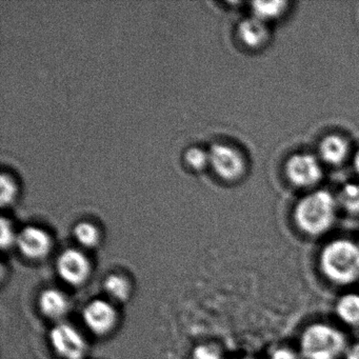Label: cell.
Listing matches in <instances>:
<instances>
[{
  "label": "cell",
  "instance_id": "obj_5",
  "mask_svg": "<svg viewBox=\"0 0 359 359\" xmlns=\"http://www.w3.org/2000/svg\"><path fill=\"white\" fill-rule=\"evenodd\" d=\"M56 273L60 280L73 287L85 285L92 275L91 260L81 249L65 250L58 256L55 262Z\"/></svg>",
  "mask_w": 359,
  "mask_h": 359
},
{
  "label": "cell",
  "instance_id": "obj_15",
  "mask_svg": "<svg viewBox=\"0 0 359 359\" xmlns=\"http://www.w3.org/2000/svg\"><path fill=\"white\" fill-rule=\"evenodd\" d=\"M75 241L83 249H95L100 243V230L97 226L89 222H81L74 226L73 230Z\"/></svg>",
  "mask_w": 359,
  "mask_h": 359
},
{
  "label": "cell",
  "instance_id": "obj_22",
  "mask_svg": "<svg viewBox=\"0 0 359 359\" xmlns=\"http://www.w3.org/2000/svg\"><path fill=\"white\" fill-rule=\"evenodd\" d=\"M271 359H298V357L291 348L280 346L273 351Z\"/></svg>",
  "mask_w": 359,
  "mask_h": 359
},
{
  "label": "cell",
  "instance_id": "obj_24",
  "mask_svg": "<svg viewBox=\"0 0 359 359\" xmlns=\"http://www.w3.org/2000/svg\"><path fill=\"white\" fill-rule=\"evenodd\" d=\"M354 168H355V170H356L357 173L359 174V150L357 151L356 154H355Z\"/></svg>",
  "mask_w": 359,
  "mask_h": 359
},
{
  "label": "cell",
  "instance_id": "obj_17",
  "mask_svg": "<svg viewBox=\"0 0 359 359\" xmlns=\"http://www.w3.org/2000/svg\"><path fill=\"white\" fill-rule=\"evenodd\" d=\"M340 205L351 213H359V184H346L338 194Z\"/></svg>",
  "mask_w": 359,
  "mask_h": 359
},
{
  "label": "cell",
  "instance_id": "obj_3",
  "mask_svg": "<svg viewBox=\"0 0 359 359\" xmlns=\"http://www.w3.org/2000/svg\"><path fill=\"white\" fill-rule=\"evenodd\" d=\"M344 333L327 323H313L300 337V352L304 359H337L346 351Z\"/></svg>",
  "mask_w": 359,
  "mask_h": 359
},
{
  "label": "cell",
  "instance_id": "obj_10",
  "mask_svg": "<svg viewBox=\"0 0 359 359\" xmlns=\"http://www.w3.org/2000/svg\"><path fill=\"white\" fill-rule=\"evenodd\" d=\"M37 308L48 320L62 323L71 310L70 298L62 290L46 287L37 297Z\"/></svg>",
  "mask_w": 359,
  "mask_h": 359
},
{
  "label": "cell",
  "instance_id": "obj_11",
  "mask_svg": "<svg viewBox=\"0 0 359 359\" xmlns=\"http://www.w3.org/2000/svg\"><path fill=\"white\" fill-rule=\"evenodd\" d=\"M102 289L107 299L113 304H125L131 298L133 285L129 277L121 273H111L104 278Z\"/></svg>",
  "mask_w": 359,
  "mask_h": 359
},
{
  "label": "cell",
  "instance_id": "obj_18",
  "mask_svg": "<svg viewBox=\"0 0 359 359\" xmlns=\"http://www.w3.org/2000/svg\"><path fill=\"white\" fill-rule=\"evenodd\" d=\"M0 203L3 207L10 205L15 198L18 188L15 182L8 174L3 173L0 177Z\"/></svg>",
  "mask_w": 359,
  "mask_h": 359
},
{
  "label": "cell",
  "instance_id": "obj_23",
  "mask_svg": "<svg viewBox=\"0 0 359 359\" xmlns=\"http://www.w3.org/2000/svg\"><path fill=\"white\" fill-rule=\"evenodd\" d=\"M346 359H359V344H353L346 348Z\"/></svg>",
  "mask_w": 359,
  "mask_h": 359
},
{
  "label": "cell",
  "instance_id": "obj_4",
  "mask_svg": "<svg viewBox=\"0 0 359 359\" xmlns=\"http://www.w3.org/2000/svg\"><path fill=\"white\" fill-rule=\"evenodd\" d=\"M49 341L52 350L60 359H85L89 353V344L83 332L67 321L53 325Z\"/></svg>",
  "mask_w": 359,
  "mask_h": 359
},
{
  "label": "cell",
  "instance_id": "obj_21",
  "mask_svg": "<svg viewBox=\"0 0 359 359\" xmlns=\"http://www.w3.org/2000/svg\"><path fill=\"white\" fill-rule=\"evenodd\" d=\"M218 351L210 344H201L194 350V359H219Z\"/></svg>",
  "mask_w": 359,
  "mask_h": 359
},
{
  "label": "cell",
  "instance_id": "obj_13",
  "mask_svg": "<svg viewBox=\"0 0 359 359\" xmlns=\"http://www.w3.org/2000/svg\"><path fill=\"white\" fill-rule=\"evenodd\" d=\"M239 39L250 48H258L269 39V30L266 22L256 18H248L239 24Z\"/></svg>",
  "mask_w": 359,
  "mask_h": 359
},
{
  "label": "cell",
  "instance_id": "obj_6",
  "mask_svg": "<svg viewBox=\"0 0 359 359\" xmlns=\"http://www.w3.org/2000/svg\"><path fill=\"white\" fill-rule=\"evenodd\" d=\"M83 325L93 335L104 337L110 335L118 325L116 304L107 298H95L88 302L81 312Z\"/></svg>",
  "mask_w": 359,
  "mask_h": 359
},
{
  "label": "cell",
  "instance_id": "obj_9",
  "mask_svg": "<svg viewBox=\"0 0 359 359\" xmlns=\"http://www.w3.org/2000/svg\"><path fill=\"white\" fill-rule=\"evenodd\" d=\"M285 173L292 184L302 188H308L321 180L323 169L314 155L299 153L290 157L285 165Z\"/></svg>",
  "mask_w": 359,
  "mask_h": 359
},
{
  "label": "cell",
  "instance_id": "obj_14",
  "mask_svg": "<svg viewBox=\"0 0 359 359\" xmlns=\"http://www.w3.org/2000/svg\"><path fill=\"white\" fill-rule=\"evenodd\" d=\"M336 315L348 325H359V294L348 293L336 302Z\"/></svg>",
  "mask_w": 359,
  "mask_h": 359
},
{
  "label": "cell",
  "instance_id": "obj_7",
  "mask_svg": "<svg viewBox=\"0 0 359 359\" xmlns=\"http://www.w3.org/2000/svg\"><path fill=\"white\" fill-rule=\"evenodd\" d=\"M16 248L26 259L41 262L53 249V241L49 233L39 226H29L18 232Z\"/></svg>",
  "mask_w": 359,
  "mask_h": 359
},
{
  "label": "cell",
  "instance_id": "obj_16",
  "mask_svg": "<svg viewBox=\"0 0 359 359\" xmlns=\"http://www.w3.org/2000/svg\"><path fill=\"white\" fill-rule=\"evenodd\" d=\"M287 4L285 1H256L252 4L254 18L266 22L283 15Z\"/></svg>",
  "mask_w": 359,
  "mask_h": 359
},
{
  "label": "cell",
  "instance_id": "obj_20",
  "mask_svg": "<svg viewBox=\"0 0 359 359\" xmlns=\"http://www.w3.org/2000/svg\"><path fill=\"white\" fill-rule=\"evenodd\" d=\"M1 238H0V245L3 250H9L12 247L16 245V241H18V233L14 230V226H12L10 220L7 218H1Z\"/></svg>",
  "mask_w": 359,
  "mask_h": 359
},
{
  "label": "cell",
  "instance_id": "obj_25",
  "mask_svg": "<svg viewBox=\"0 0 359 359\" xmlns=\"http://www.w3.org/2000/svg\"><path fill=\"white\" fill-rule=\"evenodd\" d=\"M239 359H255V358H251V357H245V358H239Z\"/></svg>",
  "mask_w": 359,
  "mask_h": 359
},
{
  "label": "cell",
  "instance_id": "obj_2",
  "mask_svg": "<svg viewBox=\"0 0 359 359\" xmlns=\"http://www.w3.org/2000/svg\"><path fill=\"white\" fill-rule=\"evenodd\" d=\"M337 203L331 193L316 191L300 199L295 208L296 224L310 236L327 232L335 222Z\"/></svg>",
  "mask_w": 359,
  "mask_h": 359
},
{
  "label": "cell",
  "instance_id": "obj_8",
  "mask_svg": "<svg viewBox=\"0 0 359 359\" xmlns=\"http://www.w3.org/2000/svg\"><path fill=\"white\" fill-rule=\"evenodd\" d=\"M210 165L222 180H236L245 173V161L236 149L226 144H214L210 149Z\"/></svg>",
  "mask_w": 359,
  "mask_h": 359
},
{
  "label": "cell",
  "instance_id": "obj_19",
  "mask_svg": "<svg viewBox=\"0 0 359 359\" xmlns=\"http://www.w3.org/2000/svg\"><path fill=\"white\" fill-rule=\"evenodd\" d=\"M187 165L193 170H203L209 161V153L199 148H191L184 154Z\"/></svg>",
  "mask_w": 359,
  "mask_h": 359
},
{
  "label": "cell",
  "instance_id": "obj_1",
  "mask_svg": "<svg viewBox=\"0 0 359 359\" xmlns=\"http://www.w3.org/2000/svg\"><path fill=\"white\" fill-rule=\"evenodd\" d=\"M319 266L323 274L336 285L359 280V245L348 239H335L321 250Z\"/></svg>",
  "mask_w": 359,
  "mask_h": 359
},
{
  "label": "cell",
  "instance_id": "obj_12",
  "mask_svg": "<svg viewBox=\"0 0 359 359\" xmlns=\"http://www.w3.org/2000/svg\"><path fill=\"white\" fill-rule=\"evenodd\" d=\"M319 155L323 161L330 165H340L348 157V142L344 137L336 134L325 136L319 144Z\"/></svg>",
  "mask_w": 359,
  "mask_h": 359
}]
</instances>
